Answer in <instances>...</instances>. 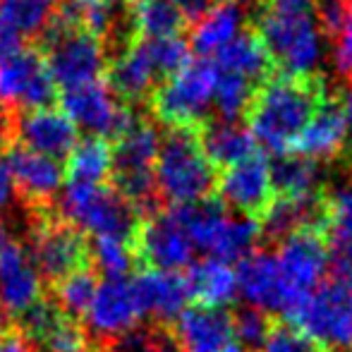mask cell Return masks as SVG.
I'll return each mask as SVG.
<instances>
[{
  "label": "cell",
  "instance_id": "cell-33",
  "mask_svg": "<svg viewBox=\"0 0 352 352\" xmlns=\"http://www.w3.org/2000/svg\"><path fill=\"white\" fill-rule=\"evenodd\" d=\"M254 96H256L254 82H250V79L240 77V74H235V72L218 70L216 94H213V108L218 111L221 120L237 122L252 108Z\"/></svg>",
  "mask_w": 352,
  "mask_h": 352
},
{
  "label": "cell",
  "instance_id": "cell-39",
  "mask_svg": "<svg viewBox=\"0 0 352 352\" xmlns=\"http://www.w3.org/2000/svg\"><path fill=\"white\" fill-rule=\"evenodd\" d=\"M331 60L340 74H352V10L331 32Z\"/></svg>",
  "mask_w": 352,
  "mask_h": 352
},
{
  "label": "cell",
  "instance_id": "cell-31",
  "mask_svg": "<svg viewBox=\"0 0 352 352\" xmlns=\"http://www.w3.org/2000/svg\"><path fill=\"white\" fill-rule=\"evenodd\" d=\"M130 19L132 29L140 34L142 41L175 36L185 22L180 8L173 0H135Z\"/></svg>",
  "mask_w": 352,
  "mask_h": 352
},
{
  "label": "cell",
  "instance_id": "cell-23",
  "mask_svg": "<svg viewBox=\"0 0 352 352\" xmlns=\"http://www.w3.org/2000/svg\"><path fill=\"white\" fill-rule=\"evenodd\" d=\"M182 276L187 283V295L195 307H223L235 300L240 290L237 269L213 256L190 264Z\"/></svg>",
  "mask_w": 352,
  "mask_h": 352
},
{
  "label": "cell",
  "instance_id": "cell-8",
  "mask_svg": "<svg viewBox=\"0 0 352 352\" xmlns=\"http://www.w3.org/2000/svg\"><path fill=\"white\" fill-rule=\"evenodd\" d=\"M285 319L324 352H352V285L324 280Z\"/></svg>",
  "mask_w": 352,
  "mask_h": 352
},
{
  "label": "cell",
  "instance_id": "cell-48",
  "mask_svg": "<svg viewBox=\"0 0 352 352\" xmlns=\"http://www.w3.org/2000/svg\"><path fill=\"white\" fill-rule=\"evenodd\" d=\"M340 3H343V5H345V8H348V10H352V0H340Z\"/></svg>",
  "mask_w": 352,
  "mask_h": 352
},
{
  "label": "cell",
  "instance_id": "cell-16",
  "mask_svg": "<svg viewBox=\"0 0 352 352\" xmlns=\"http://www.w3.org/2000/svg\"><path fill=\"white\" fill-rule=\"evenodd\" d=\"M12 177V187L29 211H41L56 204L65 168L56 158L41 156L29 148L12 146L5 156Z\"/></svg>",
  "mask_w": 352,
  "mask_h": 352
},
{
  "label": "cell",
  "instance_id": "cell-40",
  "mask_svg": "<svg viewBox=\"0 0 352 352\" xmlns=\"http://www.w3.org/2000/svg\"><path fill=\"white\" fill-rule=\"evenodd\" d=\"M173 3L180 8L182 17H190V19H199L206 10L211 8L216 0H173Z\"/></svg>",
  "mask_w": 352,
  "mask_h": 352
},
{
  "label": "cell",
  "instance_id": "cell-19",
  "mask_svg": "<svg viewBox=\"0 0 352 352\" xmlns=\"http://www.w3.org/2000/svg\"><path fill=\"white\" fill-rule=\"evenodd\" d=\"M237 280H240V292L250 300V305L266 311V314L278 311L285 319L300 305V300L285 285V278H283L278 264H276V256L269 254L266 250L254 252L245 261H240Z\"/></svg>",
  "mask_w": 352,
  "mask_h": 352
},
{
  "label": "cell",
  "instance_id": "cell-5",
  "mask_svg": "<svg viewBox=\"0 0 352 352\" xmlns=\"http://www.w3.org/2000/svg\"><path fill=\"white\" fill-rule=\"evenodd\" d=\"M29 259L48 287L91 269V240L56 211V204L29 211Z\"/></svg>",
  "mask_w": 352,
  "mask_h": 352
},
{
  "label": "cell",
  "instance_id": "cell-9",
  "mask_svg": "<svg viewBox=\"0 0 352 352\" xmlns=\"http://www.w3.org/2000/svg\"><path fill=\"white\" fill-rule=\"evenodd\" d=\"M43 58L53 82L63 91L98 82L106 70V51L101 38L58 22L48 29Z\"/></svg>",
  "mask_w": 352,
  "mask_h": 352
},
{
  "label": "cell",
  "instance_id": "cell-38",
  "mask_svg": "<svg viewBox=\"0 0 352 352\" xmlns=\"http://www.w3.org/2000/svg\"><path fill=\"white\" fill-rule=\"evenodd\" d=\"M274 316L266 311L256 309V307H240L232 311V321H235V333L240 340L242 350L247 352H259L261 345L269 333V326Z\"/></svg>",
  "mask_w": 352,
  "mask_h": 352
},
{
  "label": "cell",
  "instance_id": "cell-12",
  "mask_svg": "<svg viewBox=\"0 0 352 352\" xmlns=\"http://www.w3.org/2000/svg\"><path fill=\"white\" fill-rule=\"evenodd\" d=\"M60 111L70 118L77 130H84L89 137L98 140H118L135 120L132 113L122 106V98L103 79L63 91Z\"/></svg>",
  "mask_w": 352,
  "mask_h": 352
},
{
  "label": "cell",
  "instance_id": "cell-41",
  "mask_svg": "<svg viewBox=\"0 0 352 352\" xmlns=\"http://www.w3.org/2000/svg\"><path fill=\"white\" fill-rule=\"evenodd\" d=\"M0 352H34V350L27 343V338L17 331V326H14V331H10L8 336L0 338Z\"/></svg>",
  "mask_w": 352,
  "mask_h": 352
},
{
  "label": "cell",
  "instance_id": "cell-30",
  "mask_svg": "<svg viewBox=\"0 0 352 352\" xmlns=\"http://www.w3.org/2000/svg\"><path fill=\"white\" fill-rule=\"evenodd\" d=\"M213 63H216L218 70L235 72L254 84L264 79L271 67V58L266 53L264 43L259 41V36H252V34H242L240 38H235L230 46L223 48L213 58Z\"/></svg>",
  "mask_w": 352,
  "mask_h": 352
},
{
  "label": "cell",
  "instance_id": "cell-2",
  "mask_svg": "<svg viewBox=\"0 0 352 352\" xmlns=\"http://www.w3.org/2000/svg\"><path fill=\"white\" fill-rule=\"evenodd\" d=\"M319 106V94L305 79L274 77L256 91L250 108V132L261 148L287 156Z\"/></svg>",
  "mask_w": 352,
  "mask_h": 352
},
{
  "label": "cell",
  "instance_id": "cell-44",
  "mask_svg": "<svg viewBox=\"0 0 352 352\" xmlns=\"http://www.w3.org/2000/svg\"><path fill=\"white\" fill-rule=\"evenodd\" d=\"M17 46H22V38H19L17 34L3 22V17H0V58H3L5 53L14 51Z\"/></svg>",
  "mask_w": 352,
  "mask_h": 352
},
{
  "label": "cell",
  "instance_id": "cell-28",
  "mask_svg": "<svg viewBox=\"0 0 352 352\" xmlns=\"http://www.w3.org/2000/svg\"><path fill=\"white\" fill-rule=\"evenodd\" d=\"M113 170V148L106 140L87 137L79 140L67 156L65 175L74 185H103Z\"/></svg>",
  "mask_w": 352,
  "mask_h": 352
},
{
  "label": "cell",
  "instance_id": "cell-21",
  "mask_svg": "<svg viewBox=\"0 0 352 352\" xmlns=\"http://www.w3.org/2000/svg\"><path fill=\"white\" fill-rule=\"evenodd\" d=\"M135 285L144 316H151L156 324H175L190 305L187 283L180 271H140Z\"/></svg>",
  "mask_w": 352,
  "mask_h": 352
},
{
  "label": "cell",
  "instance_id": "cell-32",
  "mask_svg": "<svg viewBox=\"0 0 352 352\" xmlns=\"http://www.w3.org/2000/svg\"><path fill=\"white\" fill-rule=\"evenodd\" d=\"M96 290H98V274L94 269H87V271H79V274L67 276V278H63L56 285H51L48 287V295L60 305V309L67 316L84 321Z\"/></svg>",
  "mask_w": 352,
  "mask_h": 352
},
{
  "label": "cell",
  "instance_id": "cell-22",
  "mask_svg": "<svg viewBox=\"0 0 352 352\" xmlns=\"http://www.w3.org/2000/svg\"><path fill=\"white\" fill-rule=\"evenodd\" d=\"M245 34V8L237 0L213 3L192 29V48L199 58H216Z\"/></svg>",
  "mask_w": 352,
  "mask_h": 352
},
{
  "label": "cell",
  "instance_id": "cell-45",
  "mask_svg": "<svg viewBox=\"0 0 352 352\" xmlns=\"http://www.w3.org/2000/svg\"><path fill=\"white\" fill-rule=\"evenodd\" d=\"M10 140H12V118H10V113L0 106V151L8 146Z\"/></svg>",
  "mask_w": 352,
  "mask_h": 352
},
{
  "label": "cell",
  "instance_id": "cell-34",
  "mask_svg": "<svg viewBox=\"0 0 352 352\" xmlns=\"http://www.w3.org/2000/svg\"><path fill=\"white\" fill-rule=\"evenodd\" d=\"M56 22L101 38L113 24V10L103 0H60Z\"/></svg>",
  "mask_w": 352,
  "mask_h": 352
},
{
  "label": "cell",
  "instance_id": "cell-37",
  "mask_svg": "<svg viewBox=\"0 0 352 352\" xmlns=\"http://www.w3.org/2000/svg\"><path fill=\"white\" fill-rule=\"evenodd\" d=\"M259 352H324L311 338L283 316H274Z\"/></svg>",
  "mask_w": 352,
  "mask_h": 352
},
{
  "label": "cell",
  "instance_id": "cell-14",
  "mask_svg": "<svg viewBox=\"0 0 352 352\" xmlns=\"http://www.w3.org/2000/svg\"><path fill=\"white\" fill-rule=\"evenodd\" d=\"M142 319L144 309L135 278H106L98 283V290L82 326L87 329L94 350L103 340L116 338V336L140 326Z\"/></svg>",
  "mask_w": 352,
  "mask_h": 352
},
{
  "label": "cell",
  "instance_id": "cell-13",
  "mask_svg": "<svg viewBox=\"0 0 352 352\" xmlns=\"http://www.w3.org/2000/svg\"><path fill=\"white\" fill-rule=\"evenodd\" d=\"M274 256L285 278V285L300 302L324 283V276L331 266L329 240H326V232L316 226L290 232L285 240L276 245Z\"/></svg>",
  "mask_w": 352,
  "mask_h": 352
},
{
  "label": "cell",
  "instance_id": "cell-49",
  "mask_svg": "<svg viewBox=\"0 0 352 352\" xmlns=\"http://www.w3.org/2000/svg\"><path fill=\"white\" fill-rule=\"evenodd\" d=\"M91 352H94V350H91Z\"/></svg>",
  "mask_w": 352,
  "mask_h": 352
},
{
  "label": "cell",
  "instance_id": "cell-42",
  "mask_svg": "<svg viewBox=\"0 0 352 352\" xmlns=\"http://www.w3.org/2000/svg\"><path fill=\"white\" fill-rule=\"evenodd\" d=\"M12 195H14V187H12V177H10L8 161H5V156H0V209L8 206Z\"/></svg>",
  "mask_w": 352,
  "mask_h": 352
},
{
  "label": "cell",
  "instance_id": "cell-35",
  "mask_svg": "<svg viewBox=\"0 0 352 352\" xmlns=\"http://www.w3.org/2000/svg\"><path fill=\"white\" fill-rule=\"evenodd\" d=\"M91 269L106 278H127L137 269L132 247L111 237H94L91 240Z\"/></svg>",
  "mask_w": 352,
  "mask_h": 352
},
{
  "label": "cell",
  "instance_id": "cell-1",
  "mask_svg": "<svg viewBox=\"0 0 352 352\" xmlns=\"http://www.w3.org/2000/svg\"><path fill=\"white\" fill-rule=\"evenodd\" d=\"M321 0H264L256 34L271 63L285 77L305 79L321 67L326 38L319 24Z\"/></svg>",
  "mask_w": 352,
  "mask_h": 352
},
{
  "label": "cell",
  "instance_id": "cell-24",
  "mask_svg": "<svg viewBox=\"0 0 352 352\" xmlns=\"http://www.w3.org/2000/svg\"><path fill=\"white\" fill-rule=\"evenodd\" d=\"M158 70L148 56L144 41H137L118 53V58L111 63L108 72V87L127 101H142L153 91L158 82Z\"/></svg>",
  "mask_w": 352,
  "mask_h": 352
},
{
  "label": "cell",
  "instance_id": "cell-29",
  "mask_svg": "<svg viewBox=\"0 0 352 352\" xmlns=\"http://www.w3.org/2000/svg\"><path fill=\"white\" fill-rule=\"evenodd\" d=\"M60 0H0L3 22L22 36L46 34L56 24Z\"/></svg>",
  "mask_w": 352,
  "mask_h": 352
},
{
  "label": "cell",
  "instance_id": "cell-7",
  "mask_svg": "<svg viewBox=\"0 0 352 352\" xmlns=\"http://www.w3.org/2000/svg\"><path fill=\"white\" fill-rule=\"evenodd\" d=\"M216 63L209 58L187 60L177 72L153 91V113L173 130H192L213 108L216 94Z\"/></svg>",
  "mask_w": 352,
  "mask_h": 352
},
{
  "label": "cell",
  "instance_id": "cell-11",
  "mask_svg": "<svg viewBox=\"0 0 352 352\" xmlns=\"http://www.w3.org/2000/svg\"><path fill=\"white\" fill-rule=\"evenodd\" d=\"M132 254L140 271H180L192 264L195 245L175 206H163L144 218Z\"/></svg>",
  "mask_w": 352,
  "mask_h": 352
},
{
  "label": "cell",
  "instance_id": "cell-47",
  "mask_svg": "<svg viewBox=\"0 0 352 352\" xmlns=\"http://www.w3.org/2000/svg\"><path fill=\"white\" fill-rule=\"evenodd\" d=\"M103 3H106L111 10H116V8H122V5H125L127 0H103Z\"/></svg>",
  "mask_w": 352,
  "mask_h": 352
},
{
  "label": "cell",
  "instance_id": "cell-3",
  "mask_svg": "<svg viewBox=\"0 0 352 352\" xmlns=\"http://www.w3.org/2000/svg\"><path fill=\"white\" fill-rule=\"evenodd\" d=\"M158 199L168 206H190L206 201L216 190V168L204 153L201 140L192 130H170L161 137L156 158Z\"/></svg>",
  "mask_w": 352,
  "mask_h": 352
},
{
  "label": "cell",
  "instance_id": "cell-26",
  "mask_svg": "<svg viewBox=\"0 0 352 352\" xmlns=\"http://www.w3.org/2000/svg\"><path fill=\"white\" fill-rule=\"evenodd\" d=\"M199 140L213 168H223V170L247 161L256 153V142L252 137L250 127H242L240 122H211Z\"/></svg>",
  "mask_w": 352,
  "mask_h": 352
},
{
  "label": "cell",
  "instance_id": "cell-17",
  "mask_svg": "<svg viewBox=\"0 0 352 352\" xmlns=\"http://www.w3.org/2000/svg\"><path fill=\"white\" fill-rule=\"evenodd\" d=\"M12 137L17 146L63 161L77 146L79 130L60 108L46 106L19 113L12 120Z\"/></svg>",
  "mask_w": 352,
  "mask_h": 352
},
{
  "label": "cell",
  "instance_id": "cell-20",
  "mask_svg": "<svg viewBox=\"0 0 352 352\" xmlns=\"http://www.w3.org/2000/svg\"><path fill=\"white\" fill-rule=\"evenodd\" d=\"M43 295V280L29 259L27 247L17 240L10 242L0 252V307L14 319Z\"/></svg>",
  "mask_w": 352,
  "mask_h": 352
},
{
  "label": "cell",
  "instance_id": "cell-46",
  "mask_svg": "<svg viewBox=\"0 0 352 352\" xmlns=\"http://www.w3.org/2000/svg\"><path fill=\"white\" fill-rule=\"evenodd\" d=\"M10 242H14L12 237V230H10V226L5 221H0V252L5 250V247L10 245Z\"/></svg>",
  "mask_w": 352,
  "mask_h": 352
},
{
  "label": "cell",
  "instance_id": "cell-10",
  "mask_svg": "<svg viewBox=\"0 0 352 352\" xmlns=\"http://www.w3.org/2000/svg\"><path fill=\"white\" fill-rule=\"evenodd\" d=\"M58 87L41 51L17 46L0 58V106L5 111H36L51 106Z\"/></svg>",
  "mask_w": 352,
  "mask_h": 352
},
{
  "label": "cell",
  "instance_id": "cell-43",
  "mask_svg": "<svg viewBox=\"0 0 352 352\" xmlns=\"http://www.w3.org/2000/svg\"><path fill=\"white\" fill-rule=\"evenodd\" d=\"M338 108L345 122V144H350V148H352V84L343 91V98H340Z\"/></svg>",
  "mask_w": 352,
  "mask_h": 352
},
{
  "label": "cell",
  "instance_id": "cell-15",
  "mask_svg": "<svg viewBox=\"0 0 352 352\" xmlns=\"http://www.w3.org/2000/svg\"><path fill=\"white\" fill-rule=\"evenodd\" d=\"M216 192L223 206L261 223L276 201L271 163L261 153H254L247 161L226 168L216 182Z\"/></svg>",
  "mask_w": 352,
  "mask_h": 352
},
{
  "label": "cell",
  "instance_id": "cell-27",
  "mask_svg": "<svg viewBox=\"0 0 352 352\" xmlns=\"http://www.w3.org/2000/svg\"><path fill=\"white\" fill-rule=\"evenodd\" d=\"M274 175V190L280 199H311L324 195V175L316 161H309L297 153L278 156V161L271 166Z\"/></svg>",
  "mask_w": 352,
  "mask_h": 352
},
{
  "label": "cell",
  "instance_id": "cell-36",
  "mask_svg": "<svg viewBox=\"0 0 352 352\" xmlns=\"http://www.w3.org/2000/svg\"><path fill=\"white\" fill-rule=\"evenodd\" d=\"M144 46H146L148 56H151L161 77H170L173 72H177L190 60V43L180 34L163 38H148V41H144Z\"/></svg>",
  "mask_w": 352,
  "mask_h": 352
},
{
  "label": "cell",
  "instance_id": "cell-25",
  "mask_svg": "<svg viewBox=\"0 0 352 352\" xmlns=\"http://www.w3.org/2000/svg\"><path fill=\"white\" fill-rule=\"evenodd\" d=\"M343 144H345V122L343 116H340V108L336 103H319L314 116L309 118L307 127L302 130L292 153L319 163L338 156Z\"/></svg>",
  "mask_w": 352,
  "mask_h": 352
},
{
  "label": "cell",
  "instance_id": "cell-18",
  "mask_svg": "<svg viewBox=\"0 0 352 352\" xmlns=\"http://www.w3.org/2000/svg\"><path fill=\"white\" fill-rule=\"evenodd\" d=\"M173 329L185 352H245L237 340L232 311L223 307H187Z\"/></svg>",
  "mask_w": 352,
  "mask_h": 352
},
{
  "label": "cell",
  "instance_id": "cell-4",
  "mask_svg": "<svg viewBox=\"0 0 352 352\" xmlns=\"http://www.w3.org/2000/svg\"><path fill=\"white\" fill-rule=\"evenodd\" d=\"M56 211L87 235L111 237L135 247L144 216L116 187L108 185H74L67 182L56 199Z\"/></svg>",
  "mask_w": 352,
  "mask_h": 352
},
{
  "label": "cell",
  "instance_id": "cell-6",
  "mask_svg": "<svg viewBox=\"0 0 352 352\" xmlns=\"http://www.w3.org/2000/svg\"><path fill=\"white\" fill-rule=\"evenodd\" d=\"M161 148V135L153 125L144 120H132L127 130L116 140L113 146V187L142 213L144 218L156 213V158Z\"/></svg>",
  "mask_w": 352,
  "mask_h": 352
}]
</instances>
